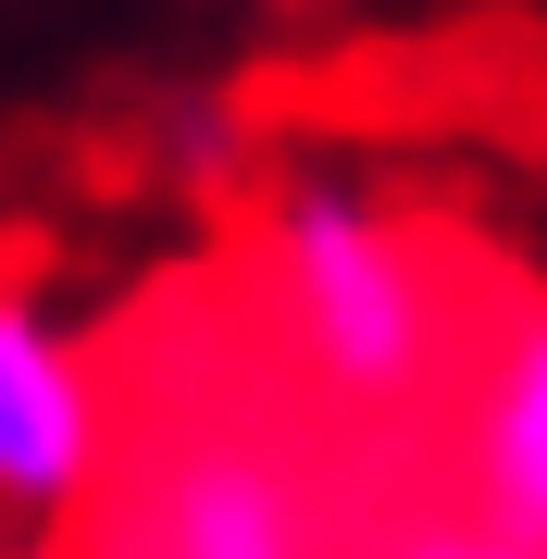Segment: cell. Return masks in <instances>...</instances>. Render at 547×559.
Wrapping results in <instances>:
<instances>
[{"mask_svg":"<svg viewBox=\"0 0 547 559\" xmlns=\"http://www.w3.org/2000/svg\"><path fill=\"white\" fill-rule=\"evenodd\" d=\"M436 436H448L461 510L547 559V299H535V286L498 299V323H486V348L461 360Z\"/></svg>","mask_w":547,"mask_h":559,"instance_id":"6da1fadb","label":"cell"},{"mask_svg":"<svg viewBox=\"0 0 547 559\" xmlns=\"http://www.w3.org/2000/svg\"><path fill=\"white\" fill-rule=\"evenodd\" d=\"M87 460H100V399L87 373L38 336V311L0 299V498H75Z\"/></svg>","mask_w":547,"mask_h":559,"instance_id":"7a4b0ae2","label":"cell"},{"mask_svg":"<svg viewBox=\"0 0 547 559\" xmlns=\"http://www.w3.org/2000/svg\"><path fill=\"white\" fill-rule=\"evenodd\" d=\"M348 559H535V547H510L498 522H473L461 485H448L436 460H399V473H373Z\"/></svg>","mask_w":547,"mask_h":559,"instance_id":"3957f363","label":"cell"}]
</instances>
